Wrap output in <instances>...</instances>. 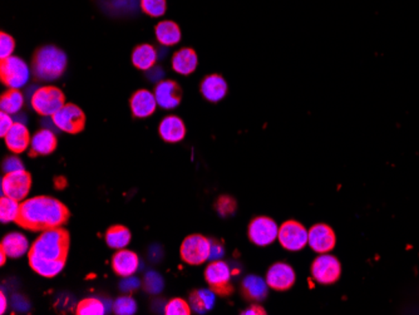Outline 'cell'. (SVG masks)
I'll return each instance as SVG.
<instances>
[{
  "label": "cell",
  "instance_id": "obj_1",
  "mask_svg": "<svg viewBox=\"0 0 419 315\" xmlns=\"http://www.w3.org/2000/svg\"><path fill=\"white\" fill-rule=\"evenodd\" d=\"M70 211L62 201L50 196H35L21 203L15 224L32 232H43L68 223Z\"/></svg>",
  "mask_w": 419,
  "mask_h": 315
},
{
  "label": "cell",
  "instance_id": "obj_2",
  "mask_svg": "<svg viewBox=\"0 0 419 315\" xmlns=\"http://www.w3.org/2000/svg\"><path fill=\"white\" fill-rule=\"evenodd\" d=\"M70 232L64 227H56L43 232L30 246L28 258L67 261L70 254Z\"/></svg>",
  "mask_w": 419,
  "mask_h": 315
},
{
  "label": "cell",
  "instance_id": "obj_3",
  "mask_svg": "<svg viewBox=\"0 0 419 315\" xmlns=\"http://www.w3.org/2000/svg\"><path fill=\"white\" fill-rule=\"evenodd\" d=\"M68 65V57L54 45H43L32 58V73L38 81H54L63 76Z\"/></svg>",
  "mask_w": 419,
  "mask_h": 315
},
{
  "label": "cell",
  "instance_id": "obj_4",
  "mask_svg": "<svg viewBox=\"0 0 419 315\" xmlns=\"http://www.w3.org/2000/svg\"><path fill=\"white\" fill-rule=\"evenodd\" d=\"M65 103L67 102L63 92L54 85H44L38 88L30 99L33 110L44 117H52Z\"/></svg>",
  "mask_w": 419,
  "mask_h": 315
},
{
  "label": "cell",
  "instance_id": "obj_5",
  "mask_svg": "<svg viewBox=\"0 0 419 315\" xmlns=\"http://www.w3.org/2000/svg\"><path fill=\"white\" fill-rule=\"evenodd\" d=\"M30 70L28 64L19 57H9L1 59L0 63V81L8 88L21 90L28 83Z\"/></svg>",
  "mask_w": 419,
  "mask_h": 315
},
{
  "label": "cell",
  "instance_id": "obj_6",
  "mask_svg": "<svg viewBox=\"0 0 419 315\" xmlns=\"http://www.w3.org/2000/svg\"><path fill=\"white\" fill-rule=\"evenodd\" d=\"M205 279L210 289L218 296H229L234 293L231 285V269L223 260H211L205 269Z\"/></svg>",
  "mask_w": 419,
  "mask_h": 315
},
{
  "label": "cell",
  "instance_id": "obj_7",
  "mask_svg": "<svg viewBox=\"0 0 419 315\" xmlns=\"http://www.w3.org/2000/svg\"><path fill=\"white\" fill-rule=\"evenodd\" d=\"M211 240L201 234H192L182 241L180 255L189 265H201L210 260Z\"/></svg>",
  "mask_w": 419,
  "mask_h": 315
},
{
  "label": "cell",
  "instance_id": "obj_8",
  "mask_svg": "<svg viewBox=\"0 0 419 315\" xmlns=\"http://www.w3.org/2000/svg\"><path fill=\"white\" fill-rule=\"evenodd\" d=\"M85 114L81 107L74 103L65 105L52 116V122L62 132L70 134H78L82 132L85 127Z\"/></svg>",
  "mask_w": 419,
  "mask_h": 315
},
{
  "label": "cell",
  "instance_id": "obj_9",
  "mask_svg": "<svg viewBox=\"0 0 419 315\" xmlns=\"http://www.w3.org/2000/svg\"><path fill=\"white\" fill-rule=\"evenodd\" d=\"M278 238L287 252H300L309 244V230L296 220H287L280 226Z\"/></svg>",
  "mask_w": 419,
  "mask_h": 315
},
{
  "label": "cell",
  "instance_id": "obj_10",
  "mask_svg": "<svg viewBox=\"0 0 419 315\" xmlns=\"http://www.w3.org/2000/svg\"><path fill=\"white\" fill-rule=\"evenodd\" d=\"M32 189V175L25 170L7 172L1 179V194L3 196L14 199L17 201H24Z\"/></svg>",
  "mask_w": 419,
  "mask_h": 315
},
{
  "label": "cell",
  "instance_id": "obj_11",
  "mask_svg": "<svg viewBox=\"0 0 419 315\" xmlns=\"http://www.w3.org/2000/svg\"><path fill=\"white\" fill-rule=\"evenodd\" d=\"M311 276L323 285L334 284L342 276V264L334 255L319 254L311 264Z\"/></svg>",
  "mask_w": 419,
  "mask_h": 315
},
{
  "label": "cell",
  "instance_id": "obj_12",
  "mask_svg": "<svg viewBox=\"0 0 419 315\" xmlns=\"http://www.w3.org/2000/svg\"><path fill=\"white\" fill-rule=\"evenodd\" d=\"M279 226L273 219L267 216H258L252 219L247 227V238L254 245H272L278 238Z\"/></svg>",
  "mask_w": 419,
  "mask_h": 315
},
{
  "label": "cell",
  "instance_id": "obj_13",
  "mask_svg": "<svg viewBox=\"0 0 419 315\" xmlns=\"http://www.w3.org/2000/svg\"><path fill=\"white\" fill-rule=\"evenodd\" d=\"M265 281L267 287H272L273 290L287 292L295 284L296 275L293 267L289 264L278 261L269 267Z\"/></svg>",
  "mask_w": 419,
  "mask_h": 315
},
{
  "label": "cell",
  "instance_id": "obj_14",
  "mask_svg": "<svg viewBox=\"0 0 419 315\" xmlns=\"http://www.w3.org/2000/svg\"><path fill=\"white\" fill-rule=\"evenodd\" d=\"M336 245L334 230L327 224H315L309 229V246L318 254L330 252Z\"/></svg>",
  "mask_w": 419,
  "mask_h": 315
},
{
  "label": "cell",
  "instance_id": "obj_15",
  "mask_svg": "<svg viewBox=\"0 0 419 315\" xmlns=\"http://www.w3.org/2000/svg\"><path fill=\"white\" fill-rule=\"evenodd\" d=\"M154 97L157 105L163 110H174L182 101V88L176 81H161L154 87Z\"/></svg>",
  "mask_w": 419,
  "mask_h": 315
},
{
  "label": "cell",
  "instance_id": "obj_16",
  "mask_svg": "<svg viewBox=\"0 0 419 315\" xmlns=\"http://www.w3.org/2000/svg\"><path fill=\"white\" fill-rule=\"evenodd\" d=\"M4 142L8 150L13 154H19L25 152L32 143L28 127L21 122H14L13 127L6 134Z\"/></svg>",
  "mask_w": 419,
  "mask_h": 315
},
{
  "label": "cell",
  "instance_id": "obj_17",
  "mask_svg": "<svg viewBox=\"0 0 419 315\" xmlns=\"http://www.w3.org/2000/svg\"><path fill=\"white\" fill-rule=\"evenodd\" d=\"M130 107L134 119H147L154 114L157 107L154 93L148 90H139L130 99Z\"/></svg>",
  "mask_w": 419,
  "mask_h": 315
},
{
  "label": "cell",
  "instance_id": "obj_18",
  "mask_svg": "<svg viewBox=\"0 0 419 315\" xmlns=\"http://www.w3.org/2000/svg\"><path fill=\"white\" fill-rule=\"evenodd\" d=\"M140 267V258L134 252L119 249L112 256V269L116 275L130 278Z\"/></svg>",
  "mask_w": 419,
  "mask_h": 315
},
{
  "label": "cell",
  "instance_id": "obj_19",
  "mask_svg": "<svg viewBox=\"0 0 419 315\" xmlns=\"http://www.w3.org/2000/svg\"><path fill=\"white\" fill-rule=\"evenodd\" d=\"M200 91L206 101L217 103L225 99L229 91V87L225 78L215 73L203 78V82L200 84Z\"/></svg>",
  "mask_w": 419,
  "mask_h": 315
},
{
  "label": "cell",
  "instance_id": "obj_20",
  "mask_svg": "<svg viewBox=\"0 0 419 315\" xmlns=\"http://www.w3.org/2000/svg\"><path fill=\"white\" fill-rule=\"evenodd\" d=\"M58 148V139L50 130H39L32 137L30 143V157L37 156H48L56 151Z\"/></svg>",
  "mask_w": 419,
  "mask_h": 315
},
{
  "label": "cell",
  "instance_id": "obj_21",
  "mask_svg": "<svg viewBox=\"0 0 419 315\" xmlns=\"http://www.w3.org/2000/svg\"><path fill=\"white\" fill-rule=\"evenodd\" d=\"M159 134L167 143H177L185 139L186 126L180 117L167 116L162 119L159 126Z\"/></svg>",
  "mask_w": 419,
  "mask_h": 315
},
{
  "label": "cell",
  "instance_id": "obj_22",
  "mask_svg": "<svg viewBox=\"0 0 419 315\" xmlns=\"http://www.w3.org/2000/svg\"><path fill=\"white\" fill-rule=\"evenodd\" d=\"M29 241L28 238H25L21 232H10L6 235L1 244H0V250L6 252L8 258L12 259H18L21 258L25 252H29Z\"/></svg>",
  "mask_w": 419,
  "mask_h": 315
},
{
  "label": "cell",
  "instance_id": "obj_23",
  "mask_svg": "<svg viewBox=\"0 0 419 315\" xmlns=\"http://www.w3.org/2000/svg\"><path fill=\"white\" fill-rule=\"evenodd\" d=\"M198 65V57L192 48H181L172 57V68L176 73L189 76L195 72Z\"/></svg>",
  "mask_w": 419,
  "mask_h": 315
},
{
  "label": "cell",
  "instance_id": "obj_24",
  "mask_svg": "<svg viewBox=\"0 0 419 315\" xmlns=\"http://www.w3.org/2000/svg\"><path fill=\"white\" fill-rule=\"evenodd\" d=\"M241 292L246 301L260 303L267 296V284L256 275H249L243 281Z\"/></svg>",
  "mask_w": 419,
  "mask_h": 315
},
{
  "label": "cell",
  "instance_id": "obj_25",
  "mask_svg": "<svg viewBox=\"0 0 419 315\" xmlns=\"http://www.w3.org/2000/svg\"><path fill=\"white\" fill-rule=\"evenodd\" d=\"M154 34L159 42L167 47L176 45L181 41V28L174 21H160L154 27Z\"/></svg>",
  "mask_w": 419,
  "mask_h": 315
},
{
  "label": "cell",
  "instance_id": "obj_26",
  "mask_svg": "<svg viewBox=\"0 0 419 315\" xmlns=\"http://www.w3.org/2000/svg\"><path fill=\"white\" fill-rule=\"evenodd\" d=\"M157 62V50L151 44H140L132 52V63L137 70H150Z\"/></svg>",
  "mask_w": 419,
  "mask_h": 315
},
{
  "label": "cell",
  "instance_id": "obj_27",
  "mask_svg": "<svg viewBox=\"0 0 419 315\" xmlns=\"http://www.w3.org/2000/svg\"><path fill=\"white\" fill-rule=\"evenodd\" d=\"M215 295L216 294L211 289H200V290L191 292L189 296L191 309L198 314H203V313L209 312L214 308Z\"/></svg>",
  "mask_w": 419,
  "mask_h": 315
},
{
  "label": "cell",
  "instance_id": "obj_28",
  "mask_svg": "<svg viewBox=\"0 0 419 315\" xmlns=\"http://www.w3.org/2000/svg\"><path fill=\"white\" fill-rule=\"evenodd\" d=\"M131 232L123 225H113L107 229L105 238V244L111 249H125L131 243Z\"/></svg>",
  "mask_w": 419,
  "mask_h": 315
},
{
  "label": "cell",
  "instance_id": "obj_29",
  "mask_svg": "<svg viewBox=\"0 0 419 315\" xmlns=\"http://www.w3.org/2000/svg\"><path fill=\"white\" fill-rule=\"evenodd\" d=\"M29 266L35 273L44 278H54L58 274L62 273L67 261L63 260H42L37 258H28Z\"/></svg>",
  "mask_w": 419,
  "mask_h": 315
},
{
  "label": "cell",
  "instance_id": "obj_30",
  "mask_svg": "<svg viewBox=\"0 0 419 315\" xmlns=\"http://www.w3.org/2000/svg\"><path fill=\"white\" fill-rule=\"evenodd\" d=\"M24 105V96L19 90L8 88L0 97V110L1 112L15 114L19 112Z\"/></svg>",
  "mask_w": 419,
  "mask_h": 315
},
{
  "label": "cell",
  "instance_id": "obj_31",
  "mask_svg": "<svg viewBox=\"0 0 419 315\" xmlns=\"http://www.w3.org/2000/svg\"><path fill=\"white\" fill-rule=\"evenodd\" d=\"M21 209V203L14 199L3 196L0 199V221L3 224L15 223Z\"/></svg>",
  "mask_w": 419,
  "mask_h": 315
},
{
  "label": "cell",
  "instance_id": "obj_32",
  "mask_svg": "<svg viewBox=\"0 0 419 315\" xmlns=\"http://www.w3.org/2000/svg\"><path fill=\"white\" fill-rule=\"evenodd\" d=\"M105 312V304L97 298H85L78 303L76 308L77 315H103Z\"/></svg>",
  "mask_w": 419,
  "mask_h": 315
},
{
  "label": "cell",
  "instance_id": "obj_33",
  "mask_svg": "<svg viewBox=\"0 0 419 315\" xmlns=\"http://www.w3.org/2000/svg\"><path fill=\"white\" fill-rule=\"evenodd\" d=\"M141 9L145 14L159 18L167 10V0H140Z\"/></svg>",
  "mask_w": 419,
  "mask_h": 315
},
{
  "label": "cell",
  "instance_id": "obj_34",
  "mask_svg": "<svg viewBox=\"0 0 419 315\" xmlns=\"http://www.w3.org/2000/svg\"><path fill=\"white\" fill-rule=\"evenodd\" d=\"M238 209V203L234 197L223 195L218 197L215 203V210L220 216L227 217L235 214Z\"/></svg>",
  "mask_w": 419,
  "mask_h": 315
},
{
  "label": "cell",
  "instance_id": "obj_35",
  "mask_svg": "<svg viewBox=\"0 0 419 315\" xmlns=\"http://www.w3.org/2000/svg\"><path fill=\"white\" fill-rule=\"evenodd\" d=\"M113 312L117 315H133L137 312V304L131 296H119L113 303Z\"/></svg>",
  "mask_w": 419,
  "mask_h": 315
},
{
  "label": "cell",
  "instance_id": "obj_36",
  "mask_svg": "<svg viewBox=\"0 0 419 315\" xmlns=\"http://www.w3.org/2000/svg\"><path fill=\"white\" fill-rule=\"evenodd\" d=\"M191 305L190 303L181 299V298H175L171 299L165 307V314L166 315H190L191 314Z\"/></svg>",
  "mask_w": 419,
  "mask_h": 315
},
{
  "label": "cell",
  "instance_id": "obj_37",
  "mask_svg": "<svg viewBox=\"0 0 419 315\" xmlns=\"http://www.w3.org/2000/svg\"><path fill=\"white\" fill-rule=\"evenodd\" d=\"M15 50V41L12 35L6 32L0 33V61L9 58Z\"/></svg>",
  "mask_w": 419,
  "mask_h": 315
},
{
  "label": "cell",
  "instance_id": "obj_38",
  "mask_svg": "<svg viewBox=\"0 0 419 315\" xmlns=\"http://www.w3.org/2000/svg\"><path fill=\"white\" fill-rule=\"evenodd\" d=\"M162 279L157 274H148L146 276V289L151 293H159L162 289Z\"/></svg>",
  "mask_w": 419,
  "mask_h": 315
},
{
  "label": "cell",
  "instance_id": "obj_39",
  "mask_svg": "<svg viewBox=\"0 0 419 315\" xmlns=\"http://www.w3.org/2000/svg\"><path fill=\"white\" fill-rule=\"evenodd\" d=\"M19 170H24V166L21 163V159H18L17 156H10L7 157L4 162H3V171L7 174V172H13V171H19Z\"/></svg>",
  "mask_w": 419,
  "mask_h": 315
},
{
  "label": "cell",
  "instance_id": "obj_40",
  "mask_svg": "<svg viewBox=\"0 0 419 315\" xmlns=\"http://www.w3.org/2000/svg\"><path fill=\"white\" fill-rule=\"evenodd\" d=\"M0 121H1V125H0V136L4 139L8 131L13 127L14 125V121L10 117L9 113L1 112L0 113Z\"/></svg>",
  "mask_w": 419,
  "mask_h": 315
},
{
  "label": "cell",
  "instance_id": "obj_41",
  "mask_svg": "<svg viewBox=\"0 0 419 315\" xmlns=\"http://www.w3.org/2000/svg\"><path fill=\"white\" fill-rule=\"evenodd\" d=\"M223 255H224V247H223V245H221L220 243H217V241L211 240V254H210V260L221 259Z\"/></svg>",
  "mask_w": 419,
  "mask_h": 315
},
{
  "label": "cell",
  "instance_id": "obj_42",
  "mask_svg": "<svg viewBox=\"0 0 419 315\" xmlns=\"http://www.w3.org/2000/svg\"><path fill=\"white\" fill-rule=\"evenodd\" d=\"M244 315H265L266 310L263 308L261 305L258 304H252V307H249L247 309H245L244 312L241 313Z\"/></svg>",
  "mask_w": 419,
  "mask_h": 315
},
{
  "label": "cell",
  "instance_id": "obj_43",
  "mask_svg": "<svg viewBox=\"0 0 419 315\" xmlns=\"http://www.w3.org/2000/svg\"><path fill=\"white\" fill-rule=\"evenodd\" d=\"M67 185H68V181L62 177V176H58L54 179V187L57 190H63L67 187Z\"/></svg>",
  "mask_w": 419,
  "mask_h": 315
},
{
  "label": "cell",
  "instance_id": "obj_44",
  "mask_svg": "<svg viewBox=\"0 0 419 315\" xmlns=\"http://www.w3.org/2000/svg\"><path fill=\"white\" fill-rule=\"evenodd\" d=\"M0 301H1V308H0V314H4L7 310L8 301L4 293H0Z\"/></svg>",
  "mask_w": 419,
  "mask_h": 315
},
{
  "label": "cell",
  "instance_id": "obj_45",
  "mask_svg": "<svg viewBox=\"0 0 419 315\" xmlns=\"http://www.w3.org/2000/svg\"><path fill=\"white\" fill-rule=\"evenodd\" d=\"M7 254L3 252V250H0V264H1V266L6 265V263H7Z\"/></svg>",
  "mask_w": 419,
  "mask_h": 315
}]
</instances>
